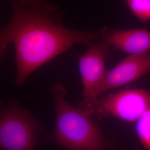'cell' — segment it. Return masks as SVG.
<instances>
[{
	"instance_id": "obj_8",
	"label": "cell",
	"mask_w": 150,
	"mask_h": 150,
	"mask_svg": "<svg viewBox=\"0 0 150 150\" xmlns=\"http://www.w3.org/2000/svg\"><path fill=\"white\" fill-rule=\"evenodd\" d=\"M136 131L146 150H150V109L136 121Z\"/></svg>"
},
{
	"instance_id": "obj_3",
	"label": "cell",
	"mask_w": 150,
	"mask_h": 150,
	"mask_svg": "<svg viewBox=\"0 0 150 150\" xmlns=\"http://www.w3.org/2000/svg\"><path fill=\"white\" fill-rule=\"evenodd\" d=\"M43 129L18 99L10 100L7 105L0 100V150H34Z\"/></svg>"
},
{
	"instance_id": "obj_9",
	"label": "cell",
	"mask_w": 150,
	"mask_h": 150,
	"mask_svg": "<svg viewBox=\"0 0 150 150\" xmlns=\"http://www.w3.org/2000/svg\"><path fill=\"white\" fill-rule=\"evenodd\" d=\"M129 9L139 20L150 21V0H126Z\"/></svg>"
},
{
	"instance_id": "obj_7",
	"label": "cell",
	"mask_w": 150,
	"mask_h": 150,
	"mask_svg": "<svg viewBox=\"0 0 150 150\" xmlns=\"http://www.w3.org/2000/svg\"><path fill=\"white\" fill-rule=\"evenodd\" d=\"M102 40L110 47L129 54L150 52V32L145 29L108 31Z\"/></svg>"
},
{
	"instance_id": "obj_2",
	"label": "cell",
	"mask_w": 150,
	"mask_h": 150,
	"mask_svg": "<svg viewBox=\"0 0 150 150\" xmlns=\"http://www.w3.org/2000/svg\"><path fill=\"white\" fill-rule=\"evenodd\" d=\"M50 92L56 114L52 141L68 150H105L106 139L86 110L67 102L61 83L52 86Z\"/></svg>"
},
{
	"instance_id": "obj_11",
	"label": "cell",
	"mask_w": 150,
	"mask_h": 150,
	"mask_svg": "<svg viewBox=\"0 0 150 150\" xmlns=\"http://www.w3.org/2000/svg\"><path fill=\"white\" fill-rule=\"evenodd\" d=\"M139 150V149H138V148H137V147H136V148H135V150Z\"/></svg>"
},
{
	"instance_id": "obj_4",
	"label": "cell",
	"mask_w": 150,
	"mask_h": 150,
	"mask_svg": "<svg viewBox=\"0 0 150 150\" xmlns=\"http://www.w3.org/2000/svg\"><path fill=\"white\" fill-rule=\"evenodd\" d=\"M84 109L91 116L95 115L99 118L111 115L134 122L150 109V90L125 89L100 99L98 98Z\"/></svg>"
},
{
	"instance_id": "obj_10",
	"label": "cell",
	"mask_w": 150,
	"mask_h": 150,
	"mask_svg": "<svg viewBox=\"0 0 150 150\" xmlns=\"http://www.w3.org/2000/svg\"><path fill=\"white\" fill-rule=\"evenodd\" d=\"M7 48V47H2L0 48V64L2 62V61L4 59Z\"/></svg>"
},
{
	"instance_id": "obj_5",
	"label": "cell",
	"mask_w": 150,
	"mask_h": 150,
	"mask_svg": "<svg viewBox=\"0 0 150 150\" xmlns=\"http://www.w3.org/2000/svg\"><path fill=\"white\" fill-rule=\"evenodd\" d=\"M110 48L101 38L80 57L79 67L83 86L82 108L88 107L97 100L95 92L106 72L105 65Z\"/></svg>"
},
{
	"instance_id": "obj_6",
	"label": "cell",
	"mask_w": 150,
	"mask_h": 150,
	"mask_svg": "<svg viewBox=\"0 0 150 150\" xmlns=\"http://www.w3.org/2000/svg\"><path fill=\"white\" fill-rule=\"evenodd\" d=\"M150 72V54H129L112 69L106 71L95 92L98 96L105 91L139 80Z\"/></svg>"
},
{
	"instance_id": "obj_1",
	"label": "cell",
	"mask_w": 150,
	"mask_h": 150,
	"mask_svg": "<svg viewBox=\"0 0 150 150\" xmlns=\"http://www.w3.org/2000/svg\"><path fill=\"white\" fill-rule=\"evenodd\" d=\"M12 7L8 24L0 28V48L13 45L15 50L16 84L20 86L38 68L79 43L92 46L108 31L71 30L62 24V13L45 0H7Z\"/></svg>"
}]
</instances>
